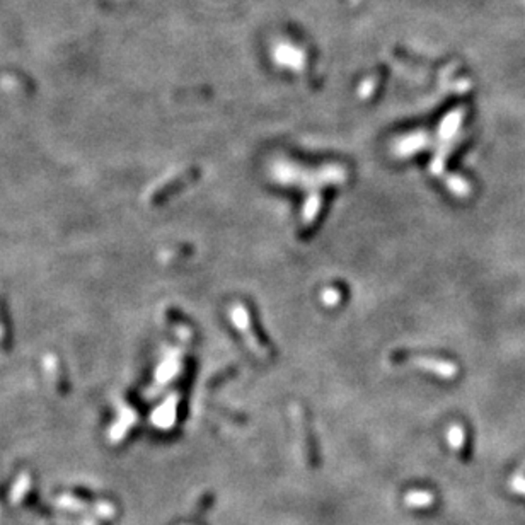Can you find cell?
I'll return each mask as SVG.
<instances>
[{
	"instance_id": "6da1fadb",
	"label": "cell",
	"mask_w": 525,
	"mask_h": 525,
	"mask_svg": "<svg viewBox=\"0 0 525 525\" xmlns=\"http://www.w3.org/2000/svg\"><path fill=\"white\" fill-rule=\"evenodd\" d=\"M273 60L278 65L293 68V70H302L306 67V53L297 46L288 45V43H280L273 48Z\"/></svg>"
},
{
	"instance_id": "7a4b0ae2",
	"label": "cell",
	"mask_w": 525,
	"mask_h": 525,
	"mask_svg": "<svg viewBox=\"0 0 525 525\" xmlns=\"http://www.w3.org/2000/svg\"><path fill=\"white\" fill-rule=\"evenodd\" d=\"M448 442H450L452 448H455V450H459L462 447V444H464V432H462L461 426H452L450 432H448Z\"/></svg>"
},
{
	"instance_id": "3957f363",
	"label": "cell",
	"mask_w": 525,
	"mask_h": 525,
	"mask_svg": "<svg viewBox=\"0 0 525 525\" xmlns=\"http://www.w3.org/2000/svg\"><path fill=\"white\" fill-rule=\"evenodd\" d=\"M408 502L413 503V505H428L432 502V496L428 493H411Z\"/></svg>"
},
{
	"instance_id": "277c9868",
	"label": "cell",
	"mask_w": 525,
	"mask_h": 525,
	"mask_svg": "<svg viewBox=\"0 0 525 525\" xmlns=\"http://www.w3.org/2000/svg\"><path fill=\"white\" fill-rule=\"evenodd\" d=\"M512 488L517 491V493L525 495V477L522 476H515L512 479Z\"/></svg>"
}]
</instances>
